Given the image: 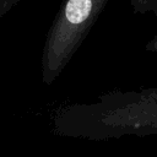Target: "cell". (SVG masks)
<instances>
[{
	"mask_svg": "<svg viewBox=\"0 0 157 157\" xmlns=\"http://www.w3.org/2000/svg\"><path fill=\"white\" fill-rule=\"evenodd\" d=\"M54 126L61 136L90 141L157 135V88H115L93 102L61 107Z\"/></svg>",
	"mask_w": 157,
	"mask_h": 157,
	"instance_id": "obj_1",
	"label": "cell"
},
{
	"mask_svg": "<svg viewBox=\"0 0 157 157\" xmlns=\"http://www.w3.org/2000/svg\"><path fill=\"white\" fill-rule=\"evenodd\" d=\"M131 5L135 12L145 13V12H153L157 18V0H131ZM145 49L147 52L157 53V33L153 36V38L146 44Z\"/></svg>",
	"mask_w": 157,
	"mask_h": 157,
	"instance_id": "obj_3",
	"label": "cell"
},
{
	"mask_svg": "<svg viewBox=\"0 0 157 157\" xmlns=\"http://www.w3.org/2000/svg\"><path fill=\"white\" fill-rule=\"evenodd\" d=\"M108 0H64L48 32L42 77L53 83L77 52Z\"/></svg>",
	"mask_w": 157,
	"mask_h": 157,
	"instance_id": "obj_2",
	"label": "cell"
}]
</instances>
